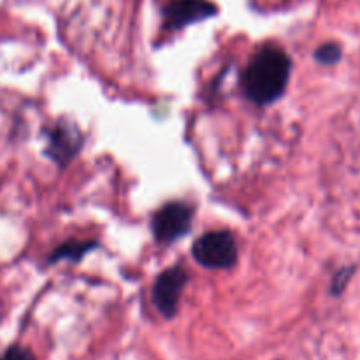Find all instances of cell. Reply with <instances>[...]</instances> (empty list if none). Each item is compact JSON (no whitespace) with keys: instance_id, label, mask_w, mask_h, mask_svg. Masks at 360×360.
Segmentation results:
<instances>
[{"instance_id":"cell-6","label":"cell","mask_w":360,"mask_h":360,"mask_svg":"<svg viewBox=\"0 0 360 360\" xmlns=\"http://www.w3.org/2000/svg\"><path fill=\"white\" fill-rule=\"evenodd\" d=\"M218 7L211 0H167L162 6L164 28L167 32L181 30L188 25L200 23L217 16Z\"/></svg>"},{"instance_id":"cell-4","label":"cell","mask_w":360,"mask_h":360,"mask_svg":"<svg viewBox=\"0 0 360 360\" xmlns=\"http://www.w3.org/2000/svg\"><path fill=\"white\" fill-rule=\"evenodd\" d=\"M46 146L44 155L58 167H65L72 162V158L79 153L83 137L76 125L65 120H58L44 130Z\"/></svg>"},{"instance_id":"cell-10","label":"cell","mask_w":360,"mask_h":360,"mask_svg":"<svg viewBox=\"0 0 360 360\" xmlns=\"http://www.w3.org/2000/svg\"><path fill=\"white\" fill-rule=\"evenodd\" d=\"M352 273H354V269H352V267H347V269H341L340 273H338L336 276H334L333 287H330V292H333L334 295H340L341 292H343L345 288H347L348 281H350Z\"/></svg>"},{"instance_id":"cell-9","label":"cell","mask_w":360,"mask_h":360,"mask_svg":"<svg viewBox=\"0 0 360 360\" xmlns=\"http://www.w3.org/2000/svg\"><path fill=\"white\" fill-rule=\"evenodd\" d=\"M0 360H37L34 352L28 347H23L20 343H13L0 352Z\"/></svg>"},{"instance_id":"cell-1","label":"cell","mask_w":360,"mask_h":360,"mask_svg":"<svg viewBox=\"0 0 360 360\" xmlns=\"http://www.w3.org/2000/svg\"><path fill=\"white\" fill-rule=\"evenodd\" d=\"M290 72V56L278 46H264L253 55L243 72V91L253 104H273L283 95Z\"/></svg>"},{"instance_id":"cell-2","label":"cell","mask_w":360,"mask_h":360,"mask_svg":"<svg viewBox=\"0 0 360 360\" xmlns=\"http://www.w3.org/2000/svg\"><path fill=\"white\" fill-rule=\"evenodd\" d=\"M193 259L207 269H231L238 262V243L232 232L211 231L193 243Z\"/></svg>"},{"instance_id":"cell-7","label":"cell","mask_w":360,"mask_h":360,"mask_svg":"<svg viewBox=\"0 0 360 360\" xmlns=\"http://www.w3.org/2000/svg\"><path fill=\"white\" fill-rule=\"evenodd\" d=\"M97 246L95 241H77V239H70V241L62 243L60 246H56L49 257L46 259V264L51 266V264L60 262V260H70V262H79L88 252Z\"/></svg>"},{"instance_id":"cell-3","label":"cell","mask_w":360,"mask_h":360,"mask_svg":"<svg viewBox=\"0 0 360 360\" xmlns=\"http://www.w3.org/2000/svg\"><path fill=\"white\" fill-rule=\"evenodd\" d=\"M188 283V273L183 266H172L158 274L151 290V301L164 319H172L179 309V299Z\"/></svg>"},{"instance_id":"cell-8","label":"cell","mask_w":360,"mask_h":360,"mask_svg":"<svg viewBox=\"0 0 360 360\" xmlns=\"http://www.w3.org/2000/svg\"><path fill=\"white\" fill-rule=\"evenodd\" d=\"M315 58L322 65H334V63H338L341 60L340 44H336V42H326L320 48H316Z\"/></svg>"},{"instance_id":"cell-5","label":"cell","mask_w":360,"mask_h":360,"mask_svg":"<svg viewBox=\"0 0 360 360\" xmlns=\"http://www.w3.org/2000/svg\"><path fill=\"white\" fill-rule=\"evenodd\" d=\"M193 207L185 202H169L162 206L151 220L153 236L158 243H174L192 229Z\"/></svg>"}]
</instances>
